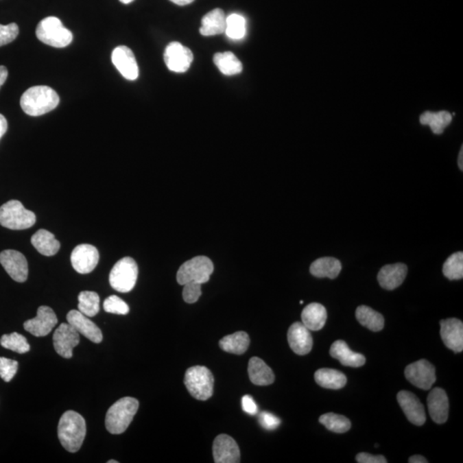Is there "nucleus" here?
<instances>
[{
    "instance_id": "nucleus-52",
    "label": "nucleus",
    "mask_w": 463,
    "mask_h": 463,
    "mask_svg": "<svg viewBox=\"0 0 463 463\" xmlns=\"http://www.w3.org/2000/svg\"><path fill=\"white\" fill-rule=\"evenodd\" d=\"M108 463H118V462L115 461V460H112V461H108Z\"/></svg>"
},
{
    "instance_id": "nucleus-33",
    "label": "nucleus",
    "mask_w": 463,
    "mask_h": 463,
    "mask_svg": "<svg viewBox=\"0 0 463 463\" xmlns=\"http://www.w3.org/2000/svg\"><path fill=\"white\" fill-rule=\"evenodd\" d=\"M78 311L88 318H93L99 311V297L92 291H82L78 295Z\"/></svg>"
},
{
    "instance_id": "nucleus-42",
    "label": "nucleus",
    "mask_w": 463,
    "mask_h": 463,
    "mask_svg": "<svg viewBox=\"0 0 463 463\" xmlns=\"http://www.w3.org/2000/svg\"><path fill=\"white\" fill-rule=\"evenodd\" d=\"M183 298L188 304L197 302L202 294V284L190 283L183 285Z\"/></svg>"
},
{
    "instance_id": "nucleus-50",
    "label": "nucleus",
    "mask_w": 463,
    "mask_h": 463,
    "mask_svg": "<svg viewBox=\"0 0 463 463\" xmlns=\"http://www.w3.org/2000/svg\"><path fill=\"white\" fill-rule=\"evenodd\" d=\"M458 166L460 169L462 171L463 169V147H462L461 150H460L459 156H458Z\"/></svg>"
},
{
    "instance_id": "nucleus-43",
    "label": "nucleus",
    "mask_w": 463,
    "mask_h": 463,
    "mask_svg": "<svg viewBox=\"0 0 463 463\" xmlns=\"http://www.w3.org/2000/svg\"><path fill=\"white\" fill-rule=\"evenodd\" d=\"M259 423L264 429L268 431L276 430L281 425V420L276 415L269 413V412H263L259 414Z\"/></svg>"
},
{
    "instance_id": "nucleus-4",
    "label": "nucleus",
    "mask_w": 463,
    "mask_h": 463,
    "mask_svg": "<svg viewBox=\"0 0 463 463\" xmlns=\"http://www.w3.org/2000/svg\"><path fill=\"white\" fill-rule=\"evenodd\" d=\"M36 36L41 43L57 48L67 47L73 40V34L55 16H48L38 23Z\"/></svg>"
},
{
    "instance_id": "nucleus-34",
    "label": "nucleus",
    "mask_w": 463,
    "mask_h": 463,
    "mask_svg": "<svg viewBox=\"0 0 463 463\" xmlns=\"http://www.w3.org/2000/svg\"><path fill=\"white\" fill-rule=\"evenodd\" d=\"M319 422L329 431L335 434H345L351 428V422L348 418L334 413L322 414L319 418Z\"/></svg>"
},
{
    "instance_id": "nucleus-1",
    "label": "nucleus",
    "mask_w": 463,
    "mask_h": 463,
    "mask_svg": "<svg viewBox=\"0 0 463 463\" xmlns=\"http://www.w3.org/2000/svg\"><path fill=\"white\" fill-rule=\"evenodd\" d=\"M58 104V95L48 86H34L23 93L20 101L23 112L33 117L46 115L56 108Z\"/></svg>"
},
{
    "instance_id": "nucleus-26",
    "label": "nucleus",
    "mask_w": 463,
    "mask_h": 463,
    "mask_svg": "<svg viewBox=\"0 0 463 463\" xmlns=\"http://www.w3.org/2000/svg\"><path fill=\"white\" fill-rule=\"evenodd\" d=\"M226 17L222 9H215L206 14L202 19L200 34L204 36H213L225 33Z\"/></svg>"
},
{
    "instance_id": "nucleus-39",
    "label": "nucleus",
    "mask_w": 463,
    "mask_h": 463,
    "mask_svg": "<svg viewBox=\"0 0 463 463\" xmlns=\"http://www.w3.org/2000/svg\"><path fill=\"white\" fill-rule=\"evenodd\" d=\"M103 307L106 312L117 315H126L129 313V305L125 301L116 295H111L106 298Z\"/></svg>"
},
{
    "instance_id": "nucleus-5",
    "label": "nucleus",
    "mask_w": 463,
    "mask_h": 463,
    "mask_svg": "<svg viewBox=\"0 0 463 463\" xmlns=\"http://www.w3.org/2000/svg\"><path fill=\"white\" fill-rule=\"evenodd\" d=\"M214 382V377L207 367L192 366L185 372V387L197 400L206 401L212 396Z\"/></svg>"
},
{
    "instance_id": "nucleus-10",
    "label": "nucleus",
    "mask_w": 463,
    "mask_h": 463,
    "mask_svg": "<svg viewBox=\"0 0 463 463\" xmlns=\"http://www.w3.org/2000/svg\"><path fill=\"white\" fill-rule=\"evenodd\" d=\"M164 61L170 71L182 73L190 68L193 54L188 47L175 41L168 44L165 49Z\"/></svg>"
},
{
    "instance_id": "nucleus-28",
    "label": "nucleus",
    "mask_w": 463,
    "mask_h": 463,
    "mask_svg": "<svg viewBox=\"0 0 463 463\" xmlns=\"http://www.w3.org/2000/svg\"><path fill=\"white\" fill-rule=\"evenodd\" d=\"M342 270V263L334 257H321L314 261L310 267L312 276L318 278L328 277L335 279Z\"/></svg>"
},
{
    "instance_id": "nucleus-30",
    "label": "nucleus",
    "mask_w": 463,
    "mask_h": 463,
    "mask_svg": "<svg viewBox=\"0 0 463 463\" xmlns=\"http://www.w3.org/2000/svg\"><path fill=\"white\" fill-rule=\"evenodd\" d=\"M249 345V335L244 331H239L235 333V334L226 335L219 342V348L223 351L233 353V355H243L248 349Z\"/></svg>"
},
{
    "instance_id": "nucleus-2",
    "label": "nucleus",
    "mask_w": 463,
    "mask_h": 463,
    "mask_svg": "<svg viewBox=\"0 0 463 463\" xmlns=\"http://www.w3.org/2000/svg\"><path fill=\"white\" fill-rule=\"evenodd\" d=\"M86 423L84 417L77 412L69 410L62 415L58 425V437L67 451L75 453L84 441Z\"/></svg>"
},
{
    "instance_id": "nucleus-25",
    "label": "nucleus",
    "mask_w": 463,
    "mask_h": 463,
    "mask_svg": "<svg viewBox=\"0 0 463 463\" xmlns=\"http://www.w3.org/2000/svg\"><path fill=\"white\" fill-rule=\"evenodd\" d=\"M250 382L255 385L266 386L272 384L274 375L272 369L259 357H252L248 365Z\"/></svg>"
},
{
    "instance_id": "nucleus-3",
    "label": "nucleus",
    "mask_w": 463,
    "mask_h": 463,
    "mask_svg": "<svg viewBox=\"0 0 463 463\" xmlns=\"http://www.w3.org/2000/svg\"><path fill=\"white\" fill-rule=\"evenodd\" d=\"M136 398L123 397L109 408L106 415V428L111 434H121L126 431L139 410Z\"/></svg>"
},
{
    "instance_id": "nucleus-36",
    "label": "nucleus",
    "mask_w": 463,
    "mask_h": 463,
    "mask_svg": "<svg viewBox=\"0 0 463 463\" xmlns=\"http://www.w3.org/2000/svg\"><path fill=\"white\" fill-rule=\"evenodd\" d=\"M0 344L6 349L12 350L17 353H25L29 351L30 346L27 339L19 333L3 335L0 339Z\"/></svg>"
},
{
    "instance_id": "nucleus-47",
    "label": "nucleus",
    "mask_w": 463,
    "mask_h": 463,
    "mask_svg": "<svg viewBox=\"0 0 463 463\" xmlns=\"http://www.w3.org/2000/svg\"><path fill=\"white\" fill-rule=\"evenodd\" d=\"M7 77H8V70L3 65H0V88L5 84Z\"/></svg>"
},
{
    "instance_id": "nucleus-7",
    "label": "nucleus",
    "mask_w": 463,
    "mask_h": 463,
    "mask_svg": "<svg viewBox=\"0 0 463 463\" xmlns=\"http://www.w3.org/2000/svg\"><path fill=\"white\" fill-rule=\"evenodd\" d=\"M213 272L214 264L209 257H195L182 264L177 272V281L182 286L190 283L204 284L208 283Z\"/></svg>"
},
{
    "instance_id": "nucleus-23",
    "label": "nucleus",
    "mask_w": 463,
    "mask_h": 463,
    "mask_svg": "<svg viewBox=\"0 0 463 463\" xmlns=\"http://www.w3.org/2000/svg\"><path fill=\"white\" fill-rule=\"evenodd\" d=\"M329 353L333 358L338 359L343 366L360 367L366 363L365 356L361 353L353 352L348 344L342 340L333 343Z\"/></svg>"
},
{
    "instance_id": "nucleus-41",
    "label": "nucleus",
    "mask_w": 463,
    "mask_h": 463,
    "mask_svg": "<svg viewBox=\"0 0 463 463\" xmlns=\"http://www.w3.org/2000/svg\"><path fill=\"white\" fill-rule=\"evenodd\" d=\"M19 34V27L15 23L2 25L0 24V47L12 43Z\"/></svg>"
},
{
    "instance_id": "nucleus-44",
    "label": "nucleus",
    "mask_w": 463,
    "mask_h": 463,
    "mask_svg": "<svg viewBox=\"0 0 463 463\" xmlns=\"http://www.w3.org/2000/svg\"><path fill=\"white\" fill-rule=\"evenodd\" d=\"M356 462L359 463H387V460L383 455H373L362 452L356 455Z\"/></svg>"
},
{
    "instance_id": "nucleus-35",
    "label": "nucleus",
    "mask_w": 463,
    "mask_h": 463,
    "mask_svg": "<svg viewBox=\"0 0 463 463\" xmlns=\"http://www.w3.org/2000/svg\"><path fill=\"white\" fill-rule=\"evenodd\" d=\"M442 273L449 280H460L463 277V253L462 252L452 254L445 261L442 266Z\"/></svg>"
},
{
    "instance_id": "nucleus-49",
    "label": "nucleus",
    "mask_w": 463,
    "mask_h": 463,
    "mask_svg": "<svg viewBox=\"0 0 463 463\" xmlns=\"http://www.w3.org/2000/svg\"><path fill=\"white\" fill-rule=\"evenodd\" d=\"M171 2L176 3L178 5H187L189 3H191L194 0H170Z\"/></svg>"
},
{
    "instance_id": "nucleus-31",
    "label": "nucleus",
    "mask_w": 463,
    "mask_h": 463,
    "mask_svg": "<svg viewBox=\"0 0 463 463\" xmlns=\"http://www.w3.org/2000/svg\"><path fill=\"white\" fill-rule=\"evenodd\" d=\"M355 316L359 324L370 331L377 332L382 331L384 327L383 315L366 305H360L357 308Z\"/></svg>"
},
{
    "instance_id": "nucleus-12",
    "label": "nucleus",
    "mask_w": 463,
    "mask_h": 463,
    "mask_svg": "<svg viewBox=\"0 0 463 463\" xmlns=\"http://www.w3.org/2000/svg\"><path fill=\"white\" fill-rule=\"evenodd\" d=\"M0 263L14 281L17 283L27 281L29 266L23 254L14 250H3L0 253Z\"/></svg>"
},
{
    "instance_id": "nucleus-48",
    "label": "nucleus",
    "mask_w": 463,
    "mask_h": 463,
    "mask_svg": "<svg viewBox=\"0 0 463 463\" xmlns=\"http://www.w3.org/2000/svg\"><path fill=\"white\" fill-rule=\"evenodd\" d=\"M408 462L409 463H427L428 461L427 459L424 458V456L420 455H415L413 456H411L409 460H408Z\"/></svg>"
},
{
    "instance_id": "nucleus-8",
    "label": "nucleus",
    "mask_w": 463,
    "mask_h": 463,
    "mask_svg": "<svg viewBox=\"0 0 463 463\" xmlns=\"http://www.w3.org/2000/svg\"><path fill=\"white\" fill-rule=\"evenodd\" d=\"M139 276L136 261L130 257H123L115 263L109 274V283L119 293H129L135 287Z\"/></svg>"
},
{
    "instance_id": "nucleus-17",
    "label": "nucleus",
    "mask_w": 463,
    "mask_h": 463,
    "mask_svg": "<svg viewBox=\"0 0 463 463\" xmlns=\"http://www.w3.org/2000/svg\"><path fill=\"white\" fill-rule=\"evenodd\" d=\"M213 455L216 463L240 462V452L235 439L221 434L215 438L213 444Z\"/></svg>"
},
{
    "instance_id": "nucleus-40",
    "label": "nucleus",
    "mask_w": 463,
    "mask_h": 463,
    "mask_svg": "<svg viewBox=\"0 0 463 463\" xmlns=\"http://www.w3.org/2000/svg\"><path fill=\"white\" fill-rule=\"evenodd\" d=\"M17 369H19V362L16 360L0 357V377L5 382H10L15 377Z\"/></svg>"
},
{
    "instance_id": "nucleus-9",
    "label": "nucleus",
    "mask_w": 463,
    "mask_h": 463,
    "mask_svg": "<svg viewBox=\"0 0 463 463\" xmlns=\"http://www.w3.org/2000/svg\"><path fill=\"white\" fill-rule=\"evenodd\" d=\"M404 374L412 384L424 390H430L437 379L435 367L425 359L418 360L408 365Z\"/></svg>"
},
{
    "instance_id": "nucleus-13",
    "label": "nucleus",
    "mask_w": 463,
    "mask_h": 463,
    "mask_svg": "<svg viewBox=\"0 0 463 463\" xmlns=\"http://www.w3.org/2000/svg\"><path fill=\"white\" fill-rule=\"evenodd\" d=\"M57 324V316L53 309L43 305L38 308L36 318L24 322L23 327L31 335L43 337L49 334Z\"/></svg>"
},
{
    "instance_id": "nucleus-38",
    "label": "nucleus",
    "mask_w": 463,
    "mask_h": 463,
    "mask_svg": "<svg viewBox=\"0 0 463 463\" xmlns=\"http://www.w3.org/2000/svg\"><path fill=\"white\" fill-rule=\"evenodd\" d=\"M452 121V115L449 112L441 111L438 112H432L431 119L428 126L431 127L432 132L434 134H442L444 129Z\"/></svg>"
},
{
    "instance_id": "nucleus-11",
    "label": "nucleus",
    "mask_w": 463,
    "mask_h": 463,
    "mask_svg": "<svg viewBox=\"0 0 463 463\" xmlns=\"http://www.w3.org/2000/svg\"><path fill=\"white\" fill-rule=\"evenodd\" d=\"M79 342H80L79 333L68 322L61 324L54 332L55 351L63 358H71L73 355V349L79 344Z\"/></svg>"
},
{
    "instance_id": "nucleus-45",
    "label": "nucleus",
    "mask_w": 463,
    "mask_h": 463,
    "mask_svg": "<svg viewBox=\"0 0 463 463\" xmlns=\"http://www.w3.org/2000/svg\"><path fill=\"white\" fill-rule=\"evenodd\" d=\"M242 408L246 414L250 415H256L259 412V407H257L255 401L248 394L244 396L242 398Z\"/></svg>"
},
{
    "instance_id": "nucleus-16",
    "label": "nucleus",
    "mask_w": 463,
    "mask_h": 463,
    "mask_svg": "<svg viewBox=\"0 0 463 463\" xmlns=\"http://www.w3.org/2000/svg\"><path fill=\"white\" fill-rule=\"evenodd\" d=\"M112 62L123 78L136 80L139 70L132 51L126 46L117 47L112 54Z\"/></svg>"
},
{
    "instance_id": "nucleus-27",
    "label": "nucleus",
    "mask_w": 463,
    "mask_h": 463,
    "mask_svg": "<svg viewBox=\"0 0 463 463\" xmlns=\"http://www.w3.org/2000/svg\"><path fill=\"white\" fill-rule=\"evenodd\" d=\"M31 243L38 252L44 256L55 255L60 249V243L53 233L47 230L40 229L31 237Z\"/></svg>"
},
{
    "instance_id": "nucleus-24",
    "label": "nucleus",
    "mask_w": 463,
    "mask_h": 463,
    "mask_svg": "<svg viewBox=\"0 0 463 463\" xmlns=\"http://www.w3.org/2000/svg\"><path fill=\"white\" fill-rule=\"evenodd\" d=\"M327 317V311L324 305L319 303L309 304L301 313L302 324L309 331H320L324 327Z\"/></svg>"
},
{
    "instance_id": "nucleus-22",
    "label": "nucleus",
    "mask_w": 463,
    "mask_h": 463,
    "mask_svg": "<svg viewBox=\"0 0 463 463\" xmlns=\"http://www.w3.org/2000/svg\"><path fill=\"white\" fill-rule=\"evenodd\" d=\"M407 267L404 263L388 264L380 270L377 281L386 290H394L403 284L407 276Z\"/></svg>"
},
{
    "instance_id": "nucleus-6",
    "label": "nucleus",
    "mask_w": 463,
    "mask_h": 463,
    "mask_svg": "<svg viewBox=\"0 0 463 463\" xmlns=\"http://www.w3.org/2000/svg\"><path fill=\"white\" fill-rule=\"evenodd\" d=\"M36 222L34 213L27 211L19 200H10L0 207V225L12 230L31 228Z\"/></svg>"
},
{
    "instance_id": "nucleus-20",
    "label": "nucleus",
    "mask_w": 463,
    "mask_h": 463,
    "mask_svg": "<svg viewBox=\"0 0 463 463\" xmlns=\"http://www.w3.org/2000/svg\"><path fill=\"white\" fill-rule=\"evenodd\" d=\"M67 318L68 324L71 325L79 334L84 335L86 338L95 343L102 342L103 336L101 329L81 311L77 310L69 311Z\"/></svg>"
},
{
    "instance_id": "nucleus-18",
    "label": "nucleus",
    "mask_w": 463,
    "mask_h": 463,
    "mask_svg": "<svg viewBox=\"0 0 463 463\" xmlns=\"http://www.w3.org/2000/svg\"><path fill=\"white\" fill-rule=\"evenodd\" d=\"M287 341L291 349L298 355H307L313 346L310 331L300 322H294L288 329Z\"/></svg>"
},
{
    "instance_id": "nucleus-51",
    "label": "nucleus",
    "mask_w": 463,
    "mask_h": 463,
    "mask_svg": "<svg viewBox=\"0 0 463 463\" xmlns=\"http://www.w3.org/2000/svg\"><path fill=\"white\" fill-rule=\"evenodd\" d=\"M120 2H122L123 3H130L133 1V0H119Z\"/></svg>"
},
{
    "instance_id": "nucleus-29",
    "label": "nucleus",
    "mask_w": 463,
    "mask_h": 463,
    "mask_svg": "<svg viewBox=\"0 0 463 463\" xmlns=\"http://www.w3.org/2000/svg\"><path fill=\"white\" fill-rule=\"evenodd\" d=\"M314 379L319 386L329 390L342 389L346 383L344 374L334 369H319L315 372Z\"/></svg>"
},
{
    "instance_id": "nucleus-21",
    "label": "nucleus",
    "mask_w": 463,
    "mask_h": 463,
    "mask_svg": "<svg viewBox=\"0 0 463 463\" xmlns=\"http://www.w3.org/2000/svg\"><path fill=\"white\" fill-rule=\"evenodd\" d=\"M429 414L437 424H444L449 417V399L447 394L441 388H435L427 398Z\"/></svg>"
},
{
    "instance_id": "nucleus-15",
    "label": "nucleus",
    "mask_w": 463,
    "mask_h": 463,
    "mask_svg": "<svg viewBox=\"0 0 463 463\" xmlns=\"http://www.w3.org/2000/svg\"><path fill=\"white\" fill-rule=\"evenodd\" d=\"M397 401L407 420L415 425H423L427 417L423 404L414 394L407 390H401L397 394Z\"/></svg>"
},
{
    "instance_id": "nucleus-46",
    "label": "nucleus",
    "mask_w": 463,
    "mask_h": 463,
    "mask_svg": "<svg viewBox=\"0 0 463 463\" xmlns=\"http://www.w3.org/2000/svg\"><path fill=\"white\" fill-rule=\"evenodd\" d=\"M7 129H8V123L5 116L0 115V139L5 135Z\"/></svg>"
},
{
    "instance_id": "nucleus-19",
    "label": "nucleus",
    "mask_w": 463,
    "mask_h": 463,
    "mask_svg": "<svg viewBox=\"0 0 463 463\" xmlns=\"http://www.w3.org/2000/svg\"><path fill=\"white\" fill-rule=\"evenodd\" d=\"M440 335L444 345L455 353L463 350V324L458 318H449L440 322Z\"/></svg>"
},
{
    "instance_id": "nucleus-37",
    "label": "nucleus",
    "mask_w": 463,
    "mask_h": 463,
    "mask_svg": "<svg viewBox=\"0 0 463 463\" xmlns=\"http://www.w3.org/2000/svg\"><path fill=\"white\" fill-rule=\"evenodd\" d=\"M225 33L233 40L242 39L246 34V19L239 14H232L226 17Z\"/></svg>"
},
{
    "instance_id": "nucleus-32",
    "label": "nucleus",
    "mask_w": 463,
    "mask_h": 463,
    "mask_svg": "<svg viewBox=\"0 0 463 463\" xmlns=\"http://www.w3.org/2000/svg\"><path fill=\"white\" fill-rule=\"evenodd\" d=\"M213 60L219 71L226 75L239 74L243 70L241 62L231 51L215 54Z\"/></svg>"
},
{
    "instance_id": "nucleus-14",
    "label": "nucleus",
    "mask_w": 463,
    "mask_h": 463,
    "mask_svg": "<svg viewBox=\"0 0 463 463\" xmlns=\"http://www.w3.org/2000/svg\"><path fill=\"white\" fill-rule=\"evenodd\" d=\"M99 259L97 248L88 244L75 246L71 255L72 267L79 274L92 272L97 266Z\"/></svg>"
}]
</instances>
